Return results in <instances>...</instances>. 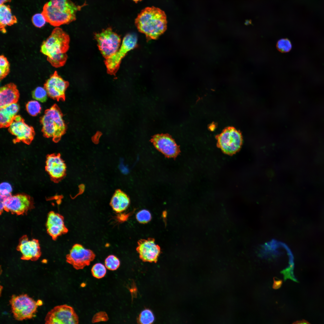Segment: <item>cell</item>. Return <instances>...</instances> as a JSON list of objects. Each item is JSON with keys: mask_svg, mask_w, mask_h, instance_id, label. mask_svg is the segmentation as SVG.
I'll list each match as a JSON object with an SVG mask.
<instances>
[{"mask_svg": "<svg viewBox=\"0 0 324 324\" xmlns=\"http://www.w3.org/2000/svg\"><path fill=\"white\" fill-rule=\"evenodd\" d=\"M135 23L138 31L147 38L156 39L166 29V16L165 12L158 8L147 7L139 14Z\"/></svg>", "mask_w": 324, "mask_h": 324, "instance_id": "cell-1", "label": "cell"}, {"mask_svg": "<svg viewBox=\"0 0 324 324\" xmlns=\"http://www.w3.org/2000/svg\"><path fill=\"white\" fill-rule=\"evenodd\" d=\"M80 8L70 0H50L44 6L41 14L47 22L58 27L74 21Z\"/></svg>", "mask_w": 324, "mask_h": 324, "instance_id": "cell-2", "label": "cell"}, {"mask_svg": "<svg viewBox=\"0 0 324 324\" xmlns=\"http://www.w3.org/2000/svg\"><path fill=\"white\" fill-rule=\"evenodd\" d=\"M40 121L44 136L47 138H52L55 142H58L65 133L66 126L58 106L55 104L46 110Z\"/></svg>", "mask_w": 324, "mask_h": 324, "instance_id": "cell-3", "label": "cell"}, {"mask_svg": "<svg viewBox=\"0 0 324 324\" xmlns=\"http://www.w3.org/2000/svg\"><path fill=\"white\" fill-rule=\"evenodd\" d=\"M68 35L60 28L56 27L41 45L40 52L47 58L65 53L69 47Z\"/></svg>", "mask_w": 324, "mask_h": 324, "instance_id": "cell-4", "label": "cell"}, {"mask_svg": "<svg viewBox=\"0 0 324 324\" xmlns=\"http://www.w3.org/2000/svg\"><path fill=\"white\" fill-rule=\"evenodd\" d=\"M15 319L18 321L31 319L35 316L38 302L27 294L13 295L9 301Z\"/></svg>", "mask_w": 324, "mask_h": 324, "instance_id": "cell-5", "label": "cell"}, {"mask_svg": "<svg viewBox=\"0 0 324 324\" xmlns=\"http://www.w3.org/2000/svg\"><path fill=\"white\" fill-rule=\"evenodd\" d=\"M137 41V36L134 34H129L125 36L118 50L105 59L104 63L108 74L111 75L116 74L122 58L128 52L136 46Z\"/></svg>", "mask_w": 324, "mask_h": 324, "instance_id": "cell-6", "label": "cell"}, {"mask_svg": "<svg viewBox=\"0 0 324 324\" xmlns=\"http://www.w3.org/2000/svg\"><path fill=\"white\" fill-rule=\"evenodd\" d=\"M218 146L225 153L233 154L240 149L242 143L240 132L232 127L225 128L222 132L215 136Z\"/></svg>", "mask_w": 324, "mask_h": 324, "instance_id": "cell-7", "label": "cell"}, {"mask_svg": "<svg viewBox=\"0 0 324 324\" xmlns=\"http://www.w3.org/2000/svg\"><path fill=\"white\" fill-rule=\"evenodd\" d=\"M94 37L99 49L105 59L115 53L121 46L120 37L113 32L111 28L95 33Z\"/></svg>", "mask_w": 324, "mask_h": 324, "instance_id": "cell-8", "label": "cell"}, {"mask_svg": "<svg viewBox=\"0 0 324 324\" xmlns=\"http://www.w3.org/2000/svg\"><path fill=\"white\" fill-rule=\"evenodd\" d=\"M46 324H76L79 317L71 307L64 304L54 307L46 315Z\"/></svg>", "mask_w": 324, "mask_h": 324, "instance_id": "cell-9", "label": "cell"}, {"mask_svg": "<svg viewBox=\"0 0 324 324\" xmlns=\"http://www.w3.org/2000/svg\"><path fill=\"white\" fill-rule=\"evenodd\" d=\"M95 257L91 250L85 248L82 245L74 244L66 256V261L76 270L83 269L88 266Z\"/></svg>", "mask_w": 324, "mask_h": 324, "instance_id": "cell-10", "label": "cell"}, {"mask_svg": "<svg viewBox=\"0 0 324 324\" xmlns=\"http://www.w3.org/2000/svg\"><path fill=\"white\" fill-rule=\"evenodd\" d=\"M8 130L15 138L14 143L20 142L29 144L34 138L35 133L33 127L26 123L24 119L19 115H16L8 127Z\"/></svg>", "mask_w": 324, "mask_h": 324, "instance_id": "cell-11", "label": "cell"}, {"mask_svg": "<svg viewBox=\"0 0 324 324\" xmlns=\"http://www.w3.org/2000/svg\"><path fill=\"white\" fill-rule=\"evenodd\" d=\"M68 85V82L64 80L55 71L46 81L44 87L50 98L58 101L64 100L65 92Z\"/></svg>", "mask_w": 324, "mask_h": 324, "instance_id": "cell-12", "label": "cell"}, {"mask_svg": "<svg viewBox=\"0 0 324 324\" xmlns=\"http://www.w3.org/2000/svg\"><path fill=\"white\" fill-rule=\"evenodd\" d=\"M4 203V210L18 215L26 213L32 206L30 197L22 194L8 196Z\"/></svg>", "mask_w": 324, "mask_h": 324, "instance_id": "cell-13", "label": "cell"}, {"mask_svg": "<svg viewBox=\"0 0 324 324\" xmlns=\"http://www.w3.org/2000/svg\"><path fill=\"white\" fill-rule=\"evenodd\" d=\"M136 250L140 258L144 262L156 263L160 253V246L153 238L141 239L137 242Z\"/></svg>", "mask_w": 324, "mask_h": 324, "instance_id": "cell-14", "label": "cell"}, {"mask_svg": "<svg viewBox=\"0 0 324 324\" xmlns=\"http://www.w3.org/2000/svg\"><path fill=\"white\" fill-rule=\"evenodd\" d=\"M17 250L22 255L21 259L24 260L36 261L41 254L38 240L29 239L26 236H23L20 239Z\"/></svg>", "mask_w": 324, "mask_h": 324, "instance_id": "cell-15", "label": "cell"}, {"mask_svg": "<svg viewBox=\"0 0 324 324\" xmlns=\"http://www.w3.org/2000/svg\"><path fill=\"white\" fill-rule=\"evenodd\" d=\"M155 148L168 158H176L180 152L179 146L171 137L166 135H158L152 140Z\"/></svg>", "mask_w": 324, "mask_h": 324, "instance_id": "cell-16", "label": "cell"}, {"mask_svg": "<svg viewBox=\"0 0 324 324\" xmlns=\"http://www.w3.org/2000/svg\"><path fill=\"white\" fill-rule=\"evenodd\" d=\"M45 169L53 180L58 181L65 176L66 166L60 154H53L47 156Z\"/></svg>", "mask_w": 324, "mask_h": 324, "instance_id": "cell-17", "label": "cell"}, {"mask_svg": "<svg viewBox=\"0 0 324 324\" xmlns=\"http://www.w3.org/2000/svg\"><path fill=\"white\" fill-rule=\"evenodd\" d=\"M46 227L48 233L53 239L68 232L63 216L53 211L48 214Z\"/></svg>", "mask_w": 324, "mask_h": 324, "instance_id": "cell-18", "label": "cell"}, {"mask_svg": "<svg viewBox=\"0 0 324 324\" xmlns=\"http://www.w3.org/2000/svg\"><path fill=\"white\" fill-rule=\"evenodd\" d=\"M19 97V90L15 84L11 82L1 87L0 89V108L17 103Z\"/></svg>", "mask_w": 324, "mask_h": 324, "instance_id": "cell-19", "label": "cell"}, {"mask_svg": "<svg viewBox=\"0 0 324 324\" xmlns=\"http://www.w3.org/2000/svg\"><path fill=\"white\" fill-rule=\"evenodd\" d=\"M17 103L12 104L0 108V128L9 127L19 110Z\"/></svg>", "mask_w": 324, "mask_h": 324, "instance_id": "cell-20", "label": "cell"}, {"mask_svg": "<svg viewBox=\"0 0 324 324\" xmlns=\"http://www.w3.org/2000/svg\"><path fill=\"white\" fill-rule=\"evenodd\" d=\"M128 196L120 189L116 190L110 201V205L113 210L117 213H121L125 210L130 204Z\"/></svg>", "mask_w": 324, "mask_h": 324, "instance_id": "cell-21", "label": "cell"}, {"mask_svg": "<svg viewBox=\"0 0 324 324\" xmlns=\"http://www.w3.org/2000/svg\"><path fill=\"white\" fill-rule=\"evenodd\" d=\"M17 23L16 16L12 15L10 6L2 4L0 6V29L3 33L6 31V27L11 26Z\"/></svg>", "mask_w": 324, "mask_h": 324, "instance_id": "cell-22", "label": "cell"}, {"mask_svg": "<svg viewBox=\"0 0 324 324\" xmlns=\"http://www.w3.org/2000/svg\"><path fill=\"white\" fill-rule=\"evenodd\" d=\"M68 56L65 53L55 56L50 58H47V61L54 67L58 68L63 66L66 63Z\"/></svg>", "mask_w": 324, "mask_h": 324, "instance_id": "cell-23", "label": "cell"}, {"mask_svg": "<svg viewBox=\"0 0 324 324\" xmlns=\"http://www.w3.org/2000/svg\"><path fill=\"white\" fill-rule=\"evenodd\" d=\"M154 320V316L152 311L148 309H146L140 313L137 322L140 324H150L152 323Z\"/></svg>", "mask_w": 324, "mask_h": 324, "instance_id": "cell-24", "label": "cell"}, {"mask_svg": "<svg viewBox=\"0 0 324 324\" xmlns=\"http://www.w3.org/2000/svg\"><path fill=\"white\" fill-rule=\"evenodd\" d=\"M47 93L45 88L40 86L36 87L32 92V98L36 100L43 103L47 98Z\"/></svg>", "mask_w": 324, "mask_h": 324, "instance_id": "cell-25", "label": "cell"}, {"mask_svg": "<svg viewBox=\"0 0 324 324\" xmlns=\"http://www.w3.org/2000/svg\"><path fill=\"white\" fill-rule=\"evenodd\" d=\"M104 263L106 268L111 271L117 270L120 264L119 259L116 256L113 255H109L105 259Z\"/></svg>", "mask_w": 324, "mask_h": 324, "instance_id": "cell-26", "label": "cell"}, {"mask_svg": "<svg viewBox=\"0 0 324 324\" xmlns=\"http://www.w3.org/2000/svg\"><path fill=\"white\" fill-rule=\"evenodd\" d=\"M26 108L28 112L32 116H36L40 112L41 109L40 104L34 100L28 101L26 105Z\"/></svg>", "mask_w": 324, "mask_h": 324, "instance_id": "cell-27", "label": "cell"}, {"mask_svg": "<svg viewBox=\"0 0 324 324\" xmlns=\"http://www.w3.org/2000/svg\"><path fill=\"white\" fill-rule=\"evenodd\" d=\"M10 64L7 58L3 55L0 56V79L3 80L10 72Z\"/></svg>", "mask_w": 324, "mask_h": 324, "instance_id": "cell-28", "label": "cell"}, {"mask_svg": "<svg viewBox=\"0 0 324 324\" xmlns=\"http://www.w3.org/2000/svg\"><path fill=\"white\" fill-rule=\"evenodd\" d=\"M106 272L105 266L102 263H98L94 264L91 269V272L93 276L97 279L103 278Z\"/></svg>", "mask_w": 324, "mask_h": 324, "instance_id": "cell-29", "label": "cell"}, {"mask_svg": "<svg viewBox=\"0 0 324 324\" xmlns=\"http://www.w3.org/2000/svg\"><path fill=\"white\" fill-rule=\"evenodd\" d=\"M277 47L278 50L280 52H286L290 50L292 45L290 40L287 39L283 38L278 41Z\"/></svg>", "mask_w": 324, "mask_h": 324, "instance_id": "cell-30", "label": "cell"}, {"mask_svg": "<svg viewBox=\"0 0 324 324\" xmlns=\"http://www.w3.org/2000/svg\"><path fill=\"white\" fill-rule=\"evenodd\" d=\"M136 218L139 223L146 224L148 223L151 220L152 216L149 211L143 209L137 213Z\"/></svg>", "mask_w": 324, "mask_h": 324, "instance_id": "cell-31", "label": "cell"}, {"mask_svg": "<svg viewBox=\"0 0 324 324\" xmlns=\"http://www.w3.org/2000/svg\"><path fill=\"white\" fill-rule=\"evenodd\" d=\"M32 20L33 24L35 27L39 28L43 27L46 22L41 13H38L34 15L32 17Z\"/></svg>", "mask_w": 324, "mask_h": 324, "instance_id": "cell-32", "label": "cell"}, {"mask_svg": "<svg viewBox=\"0 0 324 324\" xmlns=\"http://www.w3.org/2000/svg\"><path fill=\"white\" fill-rule=\"evenodd\" d=\"M12 190L11 185L8 182L1 183L0 186V195L4 196L11 195Z\"/></svg>", "mask_w": 324, "mask_h": 324, "instance_id": "cell-33", "label": "cell"}, {"mask_svg": "<svg viewBox=\"0 0 324 324\" xmlns=\"http://www.w3.org/2000/svg\"><path fill=\"white\" fill-rule=\"evenodd\" d=\"M108 319L106 314L104 312H100L97 313L93 317L92 322H99L100 321H106Z\"/></svg>", "mask_w": 324, "mask_h": 324, "instance_id": "cell-34", "label": "cell"}, {"mask_svg": "<svg viewBox=\"0 0 324 324\" xmlns=\"http://www.w3.org/2000/svg\"><path fill=\"white\" fill-rule=\"evenodd\" d=\"M274 283L272 286L273 289H277L279 288L281 286L283 281L281 280L275 279V278H273Z\"/></svg>", "mask_w": 324, "mask_h": 324, "instance_id": "cell-35", "label": "cell"}, {"mask_svg": "<svg viewBox=\"0 0 324 324\" xmlns=\"http://www.w3.org/2000/svg\"><path fill=\"white\" fill-rule=\"evenodd\" d=\"M126 218H127V216L125 214H120L118 216V219L121 221L125 220Z\"/></svg>", "mask_w": 324, "mask_h": 324, "instance_id": "cell-36", "label": "cell"}, {"mask_svg": "<svg viewBox=\"0 0 324 324\" xmlns=\"http://www.w3.org/2000/svg\"><path fill=\"white\" fill-rule=\"evenodd\" d=\"M11 0H0V5H1L2 4H4V3L7 2H11Z\"/></svg>", "mask_w": 324, "mask_h": 324, "instance_id": "cell-37", "label": "cell"}, {"mask_svg": "<svg viewBox=\"0 0 324 324\" xmlns=\"http://www.w3.org/2000/svg\"><path fill=\"white\" fill-rule=\"evenodd\" d=\"M132 0L133 1H134V2H139V1H141L142 0Z\"/></svg>", "mask_w": 324, "mask_h": 324, "instance_id": "cell-38", "label": "cell"}]
</instances>
